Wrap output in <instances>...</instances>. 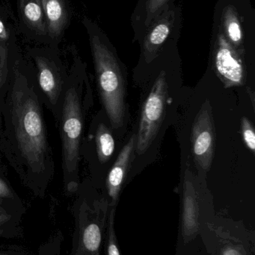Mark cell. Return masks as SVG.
<instances>
[{"label": "cell", "instance_id": "cell-1", "mask_svg": "<svg viewBox=\"0 0 255 255\" xmlns=\"http://www.w3.org/2000/svg\"><path fill=\"white\" fill-rule=\"evenodd\" d=\"M90 45L102 103L114 128L124 124L125 84L118 60L97 34L90 33Z\"/></svg>", "mask_w": 255, "mask_h": 255}, {"label": "cell", "instance_id": "cell-2", "mask_svg": "<svg viewBox=\"0 0 255 255\" xmlns=\"http://www.w3.org/2000/svg\"><path fill=\"white\" fill-rule=\"evenodd\" d=\"M13 120L18 146L22 157L33 170H43L46 157V134L36 99L22 91L16 92Z\"/></svg>", "mask_w": 255, "mask_h": 255}, {"label": "cell", "instance_id": "cell-3", "mask_svg": "<svg viewBox=\"0 0 255 255\" xmlns=\"http://www.w3.org/2000/svg\"><path fill=\"white\" fill-rule=\"evenodd\" d=\"M210 255H255V235L242 222L213 217L200 235Z\"/></svg>", "mask_w": 255, "mask_h": 255}, {"label": "cell", "instance_id": "cell-4", "mask_svg": "<svg viewBox=\"0 0 255 255\" xmlns=\"http://www.w3.org/2000/svg\"><path fill=\"white\" fill-rule=\"evenodd\" d=\"M167 98V81L164 72H162L156 79L142 108L139 131L136 135L138 154H144L155 139L166 114Z\"/></svg>", "mask_w": 255, "mask_h": 255}, {"label": "cell", "instance_id": "cell-5", "mask_svg": "<svg viewBox=\"0 0 255 255\" xmlns=\"http://www.w3.org/2000/svg\"><path fill=\"white\" fill-rule=\"evenodd\" d=\"M82 130V112L76 90L70 88L66 93L61 123L63 162L67 172H73L77 166L79 145Z\"/></svg>", "mask_w": 255, "mask_h": 255}, {"label": "cell", "instance_id": "cell-6", "mask_svg": "<svg viewBox=\"0 0 255 255\" xmlns=\"http://www.w3.org/2000/svg\"><path fill=\"white\" fill-rule=\"evenodd\" d=\"M213 64L214 72L226 88L245 85L247 73L244 60L222 32L217 36Z\"/></svg>", "mask_w": 255, "mask_h": 255}, {"label": "cell", "instance_id": "cell-7", "mask_svg": "<svg viewBox=\"0 0 255 255\" xmlns=\"http://www.w3.org/2000/svg\"><path fill=\"white\" fill-rule=\"evenodd\" d=\"M215 126L212 109L206 101L195 119L192 129L193 157L200 169L208 171L212 165L215 151Z\"/></svg>", "mask_w": 255, "mask_h": 255}, {"label": "cell", "instance_id": "cell-8", "mask_svg": "<svg viewBox=\"0 0 255 255\" xmlns=\"http://www.w3.org/2000/svg\"><path fill=\"white\" fill-rule=\"evenodd\" d=\"M210 220L205 217L201 209L199 195L188 174L186 172L183 189L180 238L184 245H188L200 235L201 231Z\"/></svg>", "mask_w": 255, "mask_h": 255}, {"label": "cell", "instance_id": "cell-9", "mask_svg": "<svg viewBox=\"0 0 255 255\" xmlns=\"http://www.w3.org/2000/svg\"><path fill=\"white\" fill-rule=\"evenodd\" d=\"M136 135L133 134L121 150L118 158L115 160L110 172L108 174L106 190L109 207L116 208L118 205L126 173L130 166L133 150L136 146Z\"/></svg>", "mask_w": 255, "mask_h": 255}, {"label": "cell", "instance_id": "cell-10", "mask_svg": "<svg viewBox=\"0 0 255 255\" xmlns=\"http://www.w3.org/2000/svg\"><path fill=\"white\" fill-rule=\"evenodd\" d=\"M46 23V35L59 40L67 28L70 19L67 0H41Z\"/></svg>", "mask_w": 255, "mask_h": 255}, {"label": "cell", "instance_id": "cell-11", "mask_svg": "<svg viewBox=\"0 0 255 255\" xmlns=\"http://www.w3.org/2000/svg\"><path fill=\"white\" fill-rule=\"evenodd\" d=\"M174 15L165 13L152 25L144 41V54L148 62L156 56L163 43L167 40L173 26Z\"/></svg>", "mask_w": 255, "mask_h": 255}, {"label": "cell", "instance_id": "cell-12", "mask_svg": "<svg viewBox=\"0 0 255 255\" xmlns=\"http://www.w3.org/2000/svg\"><path fill=\"white\" fill-rule=\"evenodd\" d=\"M19 14L28 29L38 35H46L41 0H18Z\"/></svg>", "mask_w": 255, "mask_h": 255}, {"label": "cell", "instance_id": "cell-13", "mask_svg": "<svg viewBox=\"0 0 255 255\" xmlns=\"http://www.w3.org/2000/svg\"><path fill=\"white\" fill-rule=\"evenodd\" d=\"M38 70V82L43 92L47 96L52 104H55L59 97L60 79L55 73L50 63L41 56L35 57Z\"/></svg>", "mask_w": 255, "mask_h": 255}, {"label": "cell", "instance_id": "cell-14", "mask_svg": "<svg viewBox=\"0 0 255 255\" xmlns=\"http://www.w3.org/2000/svg\"><path fill=\"white\" fill-rule=\"evenodd\" d=\"M225 36L235 48L241 46L244 40V32L236 9L229 6L223 15Z\"/></svg>", "mask_w": 255, "mask_h": 255}, {"label": "cell", "instance_id": "cell-15", "mask_svg": "<svg viewBox=\"0 0 255 255\" xmlns=\"http://www.w3.org/2000/svg\"><path fill=\"white\" fill-rule=\"evenodd\" d=\"M97 152L100 163L107 162L115 150V140L109 129L104 124H100L96 132Z\"/></svg>", "mask_w": 255, "mask_h": 255}, {"label": "cell", "instance_id": "cell-16", "mask_svg": "<svg viewBox=\"0 0 255 255\" xmlns=\"http://www.w3.org/2000/svg\"><path fill=\"white\" fill-rule=\"evenodd\" d=\"M116 208L110 207L106 232V255H121L115 229Z\"/></svg>", "mask_w": 255, "mask_h": 255}, {"label": "cell", "instance_id": "cell-17", "mask_svg": "<svg viewBox=\"0 0 255 255\" xmlns=\"http://www.w3.org/2000/svg\"><path fill=\"white\" fill-rule=\"evenodd\" d=\"M241 133L247 148L253 153L255 151V132L251 121L247 118L241 119Z\"/></svg>", "mask_w": 255, "mask_h": 255}, {"label": "cell", "instance_id": "cell-18", "mask_svg": "<svg viewBox=\"0 0 255 255\" xmlns=\"http://www.w3.org/2000/svg\"><path fill=\"white\" fill-rule=\"evenodd\" d=\"M169 1V0H148V2H147V12H148L147 22L148 24L159 14V13L163 10V7Z\"/></svg>", "mask_w": 255, "mask_h": 255}, {"label": "cell", "instance_id": "cell-19", "mask_svg": "<svg viewBox=\"0 0 255 255\" xmlns=\"http://www.w3.org/2000/svg\"><path fill=\"white\" fill-rule=\"evenodd\" d=\"M0 50V88L4 85L5 81V55H2Z\"/></svg>", "mask_w": 255, "mask_h": 255}, {"label": "cell", "instance_id": "cell-20", "mask_svg": "<svg viewBox=\"0 0 255 255\" xmlns=\"http://www.w3.org/2000/svg\"><path fill=\"white\" fill-rule=\"evenodd\" d=\"M11 196L12 193L10 189L5 182L0 178V198H9Z\"/></svg>", "mask_w": 255, "mask_h": 255}, {"label": "cell", "instance_id": "cell-21", "mask_svg": "<svg viewBox=\"0 0 255 255\" xmlns=\"http://www.w3.org/2000/svg\"><path fill=\"white\" fill-rule=\"evenodd\" d=\"M6 40L7 39V32L4 24L0 20V40Z\"/></svg>", "mask_w": 255, "mask_h": 255}, {"label": "cell", "instance_id": "cell-22", "mask_svg": "<svg viewBox=\"0 0 255 255\" xmlns=\"http://www.w3.org/2000/svg\"><path fill=\"white\" fill-rule=\"evenodd\" d=\"M10 220V216L7 215L6 214L0 213V232H1V228L6 224L8 220Z\"/></svg>", "mask_w": 255, "mask_h": 255}, {"label": "cell", "instance_id": "cell-23", "mask_svg": "<svg viewBox=\"0 0 255 255\" xmlns=\"http://www.w3.org/2000/svg\"></svg>", "mask_w": 255, "mask_h": 255}]
</instances>
